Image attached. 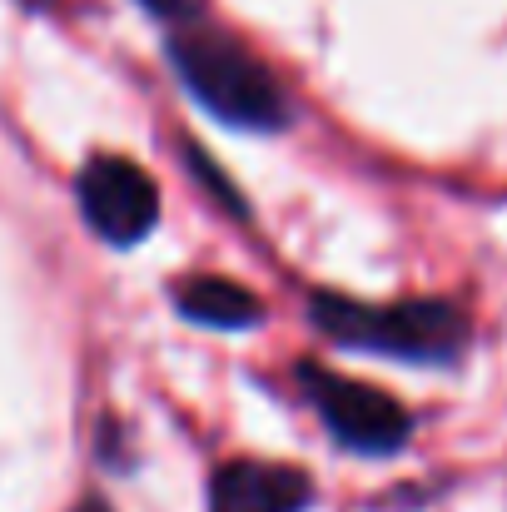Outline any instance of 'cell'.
I'll list each match as a JSON object with an SVG mask.
<instances>
[{
	"label": "cell",
	"mask_w": 507,
	"mask_h": 512,
	"mask_svg": "<svg viewBox=\"0 0 507 512\" xmlns=\"http://www.w3.org/2000/svg\"><path fill=\"white\" fill-rule=\"evenodd\" d=\"M314 324L329 339L368 353H393L408 363H458L468 348V319L443 299H408V304H353L338 294H319L309 304Z\"/></svg>",
	"instance_id": "6da1fadb"
},
{
	"label": "cell",
	"mask_w": 507,
	"mask_h": 512,
	"mask_svg": "<svg viewBox=\"0 0 507 512\" xmlns=\"http://www.w3.org/2000/svg\"><path fill=\"white\" fill-rule=\"evenodd\" d=\"M169 60L184 80V90L219 120L239 130H279L284 125V95L274 75L234 40L214 30H179L169 40Z\"/></svg>",
	"instance_id": "7a4b0ae2"
},
{
	"label": "cell",
	"mask_w": 507,
	"mask_h": 512,
	"mask_svg": "<svg viewBox=\"0 0 507 512\" xmlns=\"http://www.w3.org/2000/svg\"><path fill=\"white\" fill-rule=\"evenodd\" d=\"M299 383H304L309 403L319 408V418L329 423V433L353 453H398L413 433V418L403 413V403L373 383L343 378V373L314 368V363L299 368Z\"/></svg>",
	"instance_id": "3957f363"
},
{
	"label": "cell",
	"mask_w": 507,
	"mask_h": 512,
	"mask_svg": "<svg viewBox=\"0 0 507 512\" xmlns=\"http://www.w3.org/2000/svg\"><path fill=\"white\" fill-rule=\"evenodd\" d=\"M75 199H80L85 224L100 239H110L115 249L140 244L160 219V194H155L150 174L140 165H130V160H120V155L90 160L75 179Z\"/></svg>",
	"instance_id": "277c9868"
},
{
	"label": "cell",
	"mask_w": 507,
	"mask_h": 512,
	"mask_svg": "<svg viewBox=\"0 0 507 512\" xmlns=\"http://www.w3.org/2000/svg\"><path fill=\"white\" fill-rule=\"evenodd\" d=\"M314 498L309 478L284 463H229L214 473L209 512H304Z\"/></svg>",
	"instance_id": "5b68a950"
},
{
	"label": "cell",
	"mask_w": 507,
	"mask_h": 512,
	"mask_svg": "<svg viewBox=\"0 0 507 512\" xmlns=\"http://www.w3.org/2000/svg\"><path fill=\"white\" fill-rule=\"evenodd\" d=\"M174 304H179L184 319H194L204 329H254L259 324V299L249 289L229 284V279H214V274L184 279L174 289Z\"/></svg>",
	"instance_id": "8992f818"
},
{
	"label": "cell",
	"mask_w": 507,
	"mask_h": 512,
	"mask_svg": "<svg viewBox=\"0 0 507 512\" xmlns=\"http://www.w3.org/2000/svg\"><path fill=\"white\" fill-rule=\"evenodd\" d=\"M155 15H169V20H184V15H194V0H145Z\"/></svg>",
	"instance_id": "52a82bcc"
},
{
	"label": "cell",
	"mask_w": 507,
	"mask_h": 512,
	"mask_svg": "<svg viewBox=\"0 0 507 512\" xmlns=\"http://www.w3.org/2000/svg\"><path fill=\"white\" fill-rule=\"evenodd\" d=\"M75 512H105V508H100V503L90 498V503H80V508H75Z\"/></svg>",
	"instance_id": "ba28073f"
}]
</instances>
